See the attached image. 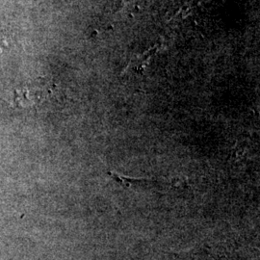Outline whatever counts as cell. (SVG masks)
Instances as JSON below:
<instances>
[{
  "label": "cell",
  "instance_id": "cell-1",
  "mask_svg": "<svg viewBox=\"0 0 260 260\" xmlns=\"http://www.w3.org/2000/svg\"><path fill=\"white\" fill-rule=\"evenodd\" d=\"M108 175L113 177L117 182H119L121 185L124 187H129L132 183H138V182H144V181H150V179L148 178H132V177H122L118 174L108 172Z\"/></svg>",
  "mask_w": 260,
  "mask_h": 260
},
{
  "label": "cell",
  "instance_id": "cell-2",
  "mask_svg": "<svg viewBox=\"0 0 260 260\" xmlns=\"http://www.w3.org/2000/svg\"><path fill=\"white\" fill-rule=\"evenodd\" d=\"M7 46H8L7 40L5 39V37L0 35V53H2L5 48H7Z\"/></svg>",
  "mask_w": 260,
  "mask_h": 260
}]
</instances>
